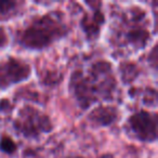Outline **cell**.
I'll use <instances>...</instances> for the list:
<instances>
[{
	"label": "cell",
	"mask_w": 158,
	"mask_h": 158,
	"mask_svg": "<svg viewBox=\"0 0 158 158\" xmlns=\"http://www.w3.org/2000/svg\"><path fill=\"white\" fill-rule=\"evenodd\" d=\"M116 87L117 80L112 63L99 60L90 66L87 73L82 69L74 70L68 90L80 108L86 110L100 100L112 101Z\"/></svg>",
	"instance_id": "cell-1"
},
{
	"label": "cell",
	"mask_w": 158,
	"mask_h": 158,
	"mask_svg": "<svg viewBox=\"0 0 158 158\" xmlns=\"http://www.w3.org/2000/svg\"><path fill=\"white\" fill-rule=\"evenodd\" d=\"M70 29L56 12L35 15L18 31L16 44L29 51H44L66 38Z\"/></svg>",
	"instance_id": "cell-2"
},
{
	"label": "cell",
	"mask_w": 158,
	"mask_h": 158,
	"mask_svg": "<svg viewBox=\"0 0 158 158\" xmlns=\"http://www.w3.org/2000/svg\"><path fill=\"white\" fill-rule=\"evenodd\" d=\"M13 129L23 138L36 140L52 132L54 125L48 114L35 106L25 104L19 110L13 120Z\"/></svg>",
	"instance_id": "cell-3"
},
{
	"label": "cell",
	"mask_w": 158,
	"mask_h": 158,
	"mask_svg": "<svg viewBox=\"0 0 158 158\" xmlns=\"http://www.w3.org/2000/svg\"><path fill=\"white\" fill-rule=\"evenodd\" d=\"M126 129L129 135L143 143L157 141V114L141 110L131 114L126 120Z\"/></svg>",
	"instance_id": "cell-4"
},
{
	"label": "cell",
	"mask_w": 158,
	"mask_h": 158,
	"mask_svg": "<svg viewBox=\"0 0 158 158\" xmlns=\"http://www.w3.org/2000/svg\"><path fill=\"white\" fill-rule=\"evenodd\" d=\"M31 67L24 60L8 56L0 61V91L24 82L31 78Z\"/></svg>",
	"instance_id": "cell-5"
},
{
	"label": "cell",
	"mask_w": 158,
	"mask_h": 158,
	"mask_svg": "<svg viewBox=\"0 0 158 158\" xmlns=\"http://www.w3.org/2000/svg\"><path fill=\"white\" fill-rule=\"evenodd\" d=\"M101 5V2H98L95 8H90V11L86 12L80 20V28L86 36L87 40L90 42L99 39L106 22L105 14L100 7Z\"/></svg>",
	"instance_id": "cell-6"
},
{
	"label": "cell",
	"mask_w": 158,
	"mask_h": 158,
	"mask_svg": "<svg viewBox=\"0 0 158 158\" xmlns=\"http://www.w3.org/2000/svg\"><path fill=\"white\" fill-rule=\"evenodd\" d=\"M120 116L119 110L110 104H100L88 114L89 123L94 128H105L114 125Z\"/></svg>",
	"instance_id": "cell-7"
},
{
	"label": "cell",
	"mask_w": 158,
	"mask_h": 158,
	"mask_svg": "<svg viewBox=\"0 0 158 158\" xmlns=\"http://www.w3.org/2000/svg\"><path fill=\"white\" fill-rule=\"evenodd\" d=\"M151 31L143 26H134L125 34V40L134 50L145 49L151 41Z\"/></svg>",
	"instance_id": "cell-8"
},
{
	"label": "cell",
	"mask_w": 158,
	"mask_h": 158,
	"mask_svg": "<svg viewBox=\"0 0 158 158\" xmlns=\"http://www.w3.org/2000/svg\"><path fill=\"white\" fill-rule=\"evenodd\" d=\"M25 2L20 1H0V22H7L19 15Z\"/></svg>",
	"instance_id": "cell-9"
},
{
	"label": "cell",
	"mask_w": 158,
	"mask_h": 158,
	"mask_svg": "<svg viewBox=\"0 0 158 158\" xmlns=\"http://www.w3.org/2000/svg\"><path fill=\"white\" fill-rule=\"evenodd\" d=\"M120 74L123 81L129 84L138 77V75L140 74V68L132 62H123L120 64Z\"/></svg>",
	"instance_id": "cell-10"
},
{
	"label": "cell",
	"mask_w": 158,
	"mask_h": 158,
	"mask_svg": "<svg viewBox=\"0 0 158 158\" xmlns=\"http://www.w3.org/2000/svg\"><path fill=\"white\" fill-rule=\"evenodd\" d=\"M0 151L7 155H13L18 151V144L10 135L2 134L0 138Z\"/></svg>",
	"instance_id": "cell-11"
},
{
	"label": "cell",
	"mask_w": 158,
	"mask_h": 158,
	"mask_svg": "<svg viewBox=\"0 0 158 158\" xmlns=\"http://www.w3.org/2000/svg\"><path fill=\"white\" fill-rule=\"evenodd\" d=\"M148 63H151L153 69L156 70V68H157V44H154L153 48H152V51L149 52Z\"/></svg>",
	"instance_id": "cell-12"
},
{
	"label": "cell",
	"mask_w": 158,
	"mask_h": 158,
	"mask_svg": "<svg viewBox=\"0 0 158 158\" xmlns=\"http://www.w3.org/2000/svg\"><path fill=\"white\" fill-rule=\"evenodd\" d=\"M68 158H84V157H81V156H78V157H76V156H72V157H68Z\"/></svg>",
	"instance_id": "cell-13"
}]
</instances>
